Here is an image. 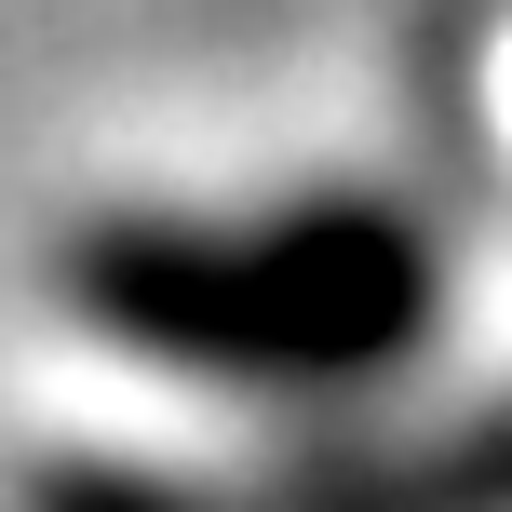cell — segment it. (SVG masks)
<instances>
[{"label":"cell","mask_w":512,"mask_h":512,"mask_svg":"<svg viewBox=\"0 0 512 512\" xmlns=\"http://www.w3.org/2000/svg\"><path fill=\"white\" fill-rule=\"evenodd\" d=\"M27 512H512V391L432 432L297 445L243 472H162V459H54Z\"/></svg>","instance_id":"cell-2"},{"label":"cell","mask_w":512,"mask_h":512,"mask_svg":"<svg viewBox=\"0 0 512 512\" xmlns=\"http://www.w3.org/2000/svg\"><path fill=\"white\" fill-rule=\"evenodd\" d=\"M54 297L135 364L230 391H351L432 337L445 256L418 203L310 189L270 216H81L54 243Z\"/></svg>","instance_id":"cell-1"}]
</instances>
